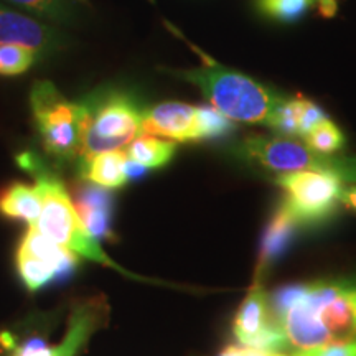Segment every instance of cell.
I'll use <instances>...</instances> for the list:
<instances>
[{
  "label": "cell",
  "instance_id": "cell-14",
  "mask_svg": "<svg viewBox=\"0 0 356 356\" xmlns=\"http://www.w3.org/2000/svg\"><path fill=\"white\" fill-rule=\"evenodd\" d=\"M127 155L124 150H111L79 160V177L102 188H121L127 184L126 175Z\"/></svg>",
  "mask_w": 356,
  "mask_h": 356
},
{
  "label": "cell",
  "instance_id": "cell-5",
  "mask_svg": "<svg viewBox=\"0 0 356 356\" xmlns=\"http://www.w3.org/2000/svg\"><path fill=\"white\" fill-rule=\"evenodd\" d=\"M238 155L274 172H322L356 185V157L317 152L289 137H248L238 147Z\"/></svg>",
  "mask_w": 356,
  "mask_h": 356
},
{
  "label": "cell",
  "instance_id": "cell-18",
  "mask_svg": "<svg viewBox=\"0 0 356 356\" xmlns=\"http://www.w3.org/2000/svg\"><path fill=\"white\" fill-rule=\"evenodd\" d=\"M17 267H19L20 277L24 279L29 291H40V289L58 279V273L51 266L37 259L22 248L17 251Z\"/></svg>",
  "mask_w": 356,
  "mask_h": 356
},
{
  "label": "cell",
  "instance_id": "cell-22",
  "mask_svg": "<svg viewBox=\"0 0 356 356\" xmlns=\"http://www.w3.org/2000/svg\"><path fill=\"white\" fill-rule=\"evenodd\" d=\"M37 53L19 44H0V76H19L35 65Z\"/></svg>",
  "mask_w": 356,
  "mask_h": 356
},
{
  "label": "cell",
  "instance_id": "cell-11",
  "mask_svg": "<svg viewBox=\"0 0 356 356\" xmlns=\"http://www.w3.org/2000/svg\"><path fill=\"white\" fill-rule=\"evenodd\" d=\"M70 197L83 226L96 241L113 236L114 198L108 188L81 180L73 185Z\"/></svg>",
  "mask_w": 356,
  "mask_h": 356
},
{
  "label": "cell",
  "instance_id": "cell-24",
  "mask_svg": "<svg viewBox=\"0 0 356 356\" xmlns=\"http://www.w3.org/2000/svg\"><path fill=\"white\" fill-rule=\"evenodd\" d=\"M10 356H53V348L42 338H30L19 346L13 345Z\"/></svg>",
  "mask_w": 356,
  "mask_h": 356
},
{
  "label": "cell",
  "instance_id": "cell-16",
  "mask_svg": "<svg viewBox=\"0 0 356 356\" xmlns=\"http://www.w3.org/2000/svg\"><path fill=\"white\" fill-rule=\"evenodd\" d=\"M19 248L25 249L26 252H30L37 259L51 266L58 273V279L70 277L71 273L78 266V256L74 252L50 241L35 226H30V229L24 234V239H22Z\"/></svg>",
  "mask_w": 356,
  "mask_h": 356
},
{
  "label": "cell",
  "instance_id": "cell-6",
  "mask_svg": "<svg viewBox=\"0 0 356 356\" xmlns=\"http://www.w3.org/2000/svg\"><path fill=\"white\" fill-rule=\"evenodd\" d=\"M30 106L40 140L48 155L58 160L79 157L83 108L61 95L51 81H37L30 91Z\"/></svg>",
  "mask_w": 356,
  "mask_h": 356
},
{
  "label": "cell",
  "instance_id": "cell-9",
  "mask_svg": "<svg viewBox=\"0 0 356 356\" xmlns=\"http://www.w3.org/2000/svg\"><path fill=\"white\" fill-rule=\"evenodd\" d=\"M142 134L172 142H200V113L186 102H162L142 111Z\"/></svg>",
  "mask_w": 356,
  "mask_h": 356
},
{
  "label": "cell",
  "instance_id": "cell-8",
  "mask_svg": "<svg viewBox=\"0 0 356 356\" xmlns=\"http://www.w3.org/2000/svg\"><path fill=\"white\" fill-rule=\"evenodd\" d=\"M233 333L243 346L267 351L287 350L286 338L274 323L270 305L267 300L261 279L254 277V284L239 305L233 320Z\"/></svg>",
  "mask_w": 356,
  "mask_h": 356
},
{
  "label": "cell",
  "instance_id": "cell-13",
  "mask_svg": "<svg viewBox=\"0 0 356 356\" xmlns=\"http://www.w3.org/2000/svg\"><path fill=\"white\" fill-rule=\"evenodd\" d=\"M299 226V221L296 220V216L292 215L291 210L280 200L277 210L270 218L269 225H267L264 231L254 277L262 279L267 267L273 266L279 259L280 254L286 251L289 244H291V239L293 238Z\"/></svg>",
  "mask_w": 356,
  "mask_h": 356
},
{
  "label": "cell",
  "instance_id": "cell-25",
  "mask_svg": "<svg viewBox=\"0 0 356 356\" xmlns=\"http://www.w3.org/2000/svg\"><path fill=\"white\" fill-rule=\"evenodd\" d=\"M289 356H356V343L330 345L305 351H292Z\"/></svg>",
  "mask_w": 356,
  "mask_h": 356
},
{
  "label": "cell",
  "instance_id": "cell-27",
  "mask_svg": "<svg viewBox=\"0 0 356 356\" xmlns=\"http://www.w3.org/2000/svg\"><path fill=\"white\" fill-rule=\"evenodd\" d=\"M341 204H345L346 208L356 211V185L353 184H345L343 190H341Z\"/></svg>",
  "mask_w": 356,
  "mask_h": 356
},
{
  "label": "cell",
  "instance_id": "cell-21",
  "mask_svg": "<svg viewBox=\"0 0 356 356\" xmlns=\"http://www.w3.org/2000/svg\"><path fill=\"white\" fill-rule=\"evenodd\" d=\"M8 2L58 24H66L74 19V8L70 0H8Z\"/></svg>",
  "mask_w": 356,
  "mask_h": 356
},
{
  "label": "cell",
  "instance_id": "cell-4",
  "mask_svg": "<svg viewBox=\"0 0 356 356\" xmlns=\"http://www.w3.org/2000/svg\"><path fill=\"white\" fill-rule=\"evenodd\" d=\"M83 108L81 149L78 160L122 147L139 137L142 109L131 92L101 88L79 101Z\"/></svg>",
  "mask_w": 356,
  "mask_h": 356
},
{
  "label": "cell",
  "instance_id": "cell-20",
  "mask_svg": "<svg viewBox=\"0 0 356 356\" xmlns=\"http://www.w3.org/2000/svg\"><path fill=\"white\" fill-rule=\"evenodd\" d=\"M318 0H257V7L264 15L279 22H296L304 17Z\"/></svg>",
  "mask_w": 356,
  "mask_h": 356
},
{
  "label": "cell",
  "instance_id": "cell-17",
  "mask_svg": "<svg viewBox=\"0 0 356 356\" xmlns=\"http://www.w3.org/2000/svg\"><path fill=\"white\" fill-rule=\"evenodd\" d=\"M175 142L142 134L127 145L124 152H126L127 159L140 163L145 168H160L170 162L175 155Z\"/></svg>",
  "mask_w": 356,
  "mask_h": 356
},
{
  "label": "cell",
  "instance_id": "cell-15",
  "mask_svg": "<svg viewBox=\"0 0 356 356\" xmlns=\"http://www.w3.org/2000/svg\"><path fill=\"white\" fill-rule=\"evenodd\" d=\"M42 204V190L37 184L26 185L15 181L0 191V215L10 220L26 221L30 226L37 225Z\"/></svg>",
  "mask_w": 356,
  "mask_h": 356
},
{
  "label": "cell",
  "instance_id": "cell-19",
  "mask_svg": "<svg viewBox=\"0 0 356 356\" xmlns=\"http://www.w3.org/2000/svg\"><path fill=\"white\" fill-rule=\"evenodd\" d=\"M305 144L310 149L322 154H335L345 145L343 132L330 119L325 118L304 137Z\"/></svg>",
  "mask_w": 356,
  "mask_h": 356
},
{
  "label": "cell",
  "instance_id": "cell-29",
  "mask_svg": "<svg viewBox=\"0 0 356 356\" xmlns=\"http://www.w3.org/2000/svg\"><path fill=\"white\" fill-rule=\"evenodd\" d=\"M318 8L323 15L330 17L337 10V2L335 0H318Z\"/></svg>",
  "mask_w": 356,
  "mask_h": 356
},
{
  "label": "cell",
  "instance_id": "cell-2",
  "mask_svg": "<svg viewBox=\"0 0 356 356\" xmlns=\"http://www.w3.org/2000/svg\"><path fill=\"white\" fill-rule=\"evenodd\" d=\"M185 81L202 89L213 108L229 121L246 124H267L274 111L287 99L286 95L264 86L256 79L211 58L204 56V65L195 70H170Z\"/></svg>",
  "mask_w": 356,
  "mask_h": 356
},
{
  "label": "cell",
  "instance_id": "cell-28",
  "mask_svg": "<svg viewBox=\"0 0 356 356\" xmlns=\"http://www.w3.org/2000/svg\"><path fill=\"white\" fill-rule=\"evenodd\" d=\"M147 168L144 165H140V163L134 162V160L127 159L126 160V175H127V180H139L145 175Z\"/></svg>",
  "mask_w": 356,
  "mask_h": 356
},
{
  "label": "cell",
  "instance_id": "cell-12",
  "mask_svg": "<svg viewBox=\"0 0 356 356\" xmlns=\"http://www.w3.org/2000/svg\"><path fill=\"white\" fill-rule=\"evenodd\" d=\"M325 118L327 115L315 102L302 99V97L287 96V99L274 111L266 126L277 132L280 137H289V139L300 137V139H304L307 134Z\"/></svg>",
  "mask_w": 356,
  "mask_h": 356
},
{
  "label": "cell",
  "instance_id": "cell-7",
  "mask_svg": "<svg viewBox=\"0 0 356 356\" xmlns=\"http://www.w3.org/2000/svg\"><path fill=\"white\" fill-rule=\"evenodd\" d=\"M274 184L284 191L282 202L300 226L327 221L341 204L345 186L338 177L312 170L280 173Z\"/></svg>",
  "mask_w": 356,
  "mask_h": 356
},
{
  "label": "cell",
  "instance_id": "cell-3",
  "mask_svg": "<svg viewBox=\"0 0 356 356\" xmlns=\"http://www.w3.org/2000/svg\"><path fill=\"white\" fill-rule=\"evenodd\" d=\"M17 160L24 170L32 173L35 184L42 190V213L35 228L50 241L60 244L76 256L119 269V266L104 254L99 243L83 226L63 181L32 152L22 154Z\"/></svg>",
  "mask_w": 356,
  "mask_h": 356
},
{
  "label": "cell",
  "instance_id": "cell-26",
  "mask_svg": "<svg viewBox=\"0 0 356 356\" xmlns=\"http://www.w3.org/2000/svg\"><path fill=\"white\" fill-rule=\"evenodd\" d=\"M220 356H289L280 353V351H267V350H257L249 348V346H239V345H229L221 351Z\"/></svg>",
  "mask_w": 356,
  "mask_h": 356
},
{
  "label": "cell",
  "instance_id": "cell-1",
  "mask_svg": "<svg viewBox=\"0 0 356 356\" xmlns=\"http://www.w3.org/2000/svg\"><path fill=\"white\" fill-rule=\"evenodd\" d=\"M269 305L287 350L356 343V274L282 287Z\"/></svg>",
  "mask_w": 356,
  "mask_h": 356
},
{
  "label": "cell",
  "instance_id": "cell-10",
  "mask_svg": "<svg viewBox=\"0 0 356 356\" xmlns=\"http://www.w3.org/2000/svg\"><path fill=\"white\" fill-rule=\"evenodd\" d=\"M0 44H19L43 55L65 47L63 33L0 3Z\"/></svg>",
  "mask_w": 356,
  "mask_h": 356
},
{
  "label": "cell",
  "instance_id": "cell-23",
  "mask_svg": "<svg viewBox=\"0 0 356 356\" xmlns=\"http://www.w3.org/2000/svg\"><path fill=\"white\" fill-rule=\"evenodd\" d=\"M200 142L222 137L233 131V124L213 106H200Z\"/></svg>",
  "mask_w": 356,
  "mask_h": 356
}]
</instances>
